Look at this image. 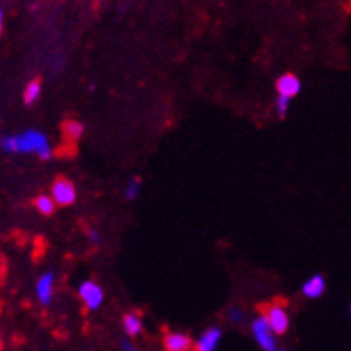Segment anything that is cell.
Returning a JSON list of instances; mask_svg holds the SVG:
<instances>
[{"label": "cell", "mask_w": 351, "mask_h": 351, "mask_svg": "<svg viewBox=\"0 0 351 351\" xmlns=\"http://www.w3.org/2000/svg\"><path fill=\"white\" fill-rule=\"evenodd\" d=\"M2 149L5 153H36L40 160H49L52 156L45 134L40 131H25L20 136H5L2 140Z\"/></svg>", "instance_id": "1"}, {"label": "cell", "mask_w": 351, "mask_h": 351, "mask_svg": "<svg viewBox=\"0 0 351 351\" xmlns=\"http://www.w3.org/2000/svg\"><path fill=\"white\" fill-rule=\"evenodd\" d=\"M251 333H253L254 341L262 348L263 351H280L276 342V333L271 328V324L263 315L256 317L251 323Z\"/></svg>", "instance_id": "2"}, {"label": "cell", "mask_w": 351, "mask_h": 351, "mask_svg": "<svg viewBox=\"0 0 351 351\" xmlns=\"http://www.w3.org/2000/svg\"><path fill=\"white\" fill-rule=\"evenodd\" d=\"M262 315L269 321L271 328L274 330L276 335H283L287 333L289 326H291V319H289V314L287 310L280 305H267L262 308Z\"/></svg>", "instance_id": "3"}, {"label": "cell", "mask_w": 351, "mask_h": 351, "mask_svg": "<svg viewBox=\"0 0 351 351\" xmlns=\"http://www.w3.org/2000/svg\"><path fill=\"white\" fill-rule=\"evenodd\" d=\"M52 199L61 206H69L75 201V186L66 178H58L52 185Z\"/></svg>", "instance_id": "4"}, {"label": "cell", "mask_w": 351, "mask_h": 351, "mask_svg": "<svg viewBox=\"0 0 351 351\" xmlns=\"http://www.w3.org/2000/svg\"><path fill=\"white\" fill-rule=\"evenodd\" d=\"M79 298L84 301V305L90 310H97L101 306L104 294L102 289L95 282H84L79 287Z\"/></svg>", "instance_id": "5"}, {"label": "cell", "mask_w": 351, "mask_h": 351, "mask_svg": "<svg viewBox=\"0 0 351 351\" xmlns=\"http://www.w3.org/2000/svg\"><path fill=\"white\" fill-rule=\"evenodd\" d=\"M222 339V332L217 326H210L204 330L194 342V351H215Z\"/></svg>", "instance_id": "6"}, {"label": "cell", "mask_w": 351, "mask_h": 351, "mask_svg": "<svg viewBox=\"0 0 351 351\" xmlns=\"http://www.w3.org/2000/svg\"><path fill=\"white\" fill-rule=\"evenodd\" d=\"M163 348L165 351H190L194 348V342L186 333L169 332L163 337Z\"/></svg>", "instance_id": "7"}, {"label": "cell", "mask_w": 351, "mask_h": 351, "mask_svg": "<svg viewBox=\"0 0 351 351\" xmlns=\"http://www.w3.org/2000/svg\"><path fill=\"white\" fill-rule=\"evenodd\" d=\"M276 90L278 95H283V97H296L298 93L301 90V83L300 79L296 77L294 74H285L276 81Z\"/></svg>", "instance_id": "8"}, {"label": "cell", "mask_w": 351, "mask_h": 351, "mask_svg": "<svg viewBox=\"0 0 351 351\" xmlns=\"http://www.w3.org/2000/svg\"><path fill=\"white\" fill-rule=\"evenodd\" d=\"M52 292H54V274L47 273L40 278V282L36 285L38 300L42 305H51Z\"/></svg>", "instance_id": "9"}, {"label": "cell", "mask_w": 351, "mask_h": 351, "mask_svg": "<svg viewBox=\"0 0 351 351\" xmlns=\"http://www.w3.org/2000/svg\"><path fill=\"white\" fill-rule=\"evenodd\" d=\"M324 289H326V283H324V278L321 274H315L308 280V282L303 285V294L310 300H315V298H321L324 294Z\"/></svg>", "instance_id": "10"}, {"label": "cell", "mask_w": 351, "mask_h": 351, "mask_svg": "<svg viewBox=\"0 0 351 351\" xmlns=\"http://www.w3.org/2000/svg\"><path fill=\"white\" fill-rule=\"evenodd\" d=\"M122 328H124L125 335L130 337H138L143 330L142 319H140L138 314H125L122 317Z\"/></svg>", "instance_id": "11"}, {"label": "cell", "mask_w": 351, "mask_h": 351, "mask_svg": "<svg viewBox=\"0 0 351 351\" xmlns=\"http://www.w3.org/2000/svg\"><path fill=\"white\" fill-rule=\"evenodd\" d=\"M83 131H84L83 124L77 121H66L63 122V125H61V133H63V136H65L66 143L77 142V140L81 138Z\"/></svg>", "instance_id": "12"}, {"label": "cell", "mask_w": 351, "mask_h": 351, "mask_svg": "<svg viewBox=\"0 0 351 351\" xmlns=\"http://www.w3.org/2000/svg\"><path fill=\"white\" fill-rule=\"evenodd\" d=\"M34 206L43 215H52L56 210V201L52 197H49V195H38L36 201H34Z\"/></svg>", "instance_id": "13"}, {"label": "cell", "mask_w": 351, "mask_h": 351, "mask_svg": "<svg viewBox=\"0 0 351 351\" xmlns=\"http://www.w3.org/2000/svg\"><path fill=\"white\" fill-rule=\"evenodd\" d=\"M40 92H42V84H40V81H31V83L25 86V90H23V102L25 104H33L34 101H38V97H40Z\"/></svg>", "instance_id": "14"}, {"label": "cell", "mask_w": 351, "mask_h": 351, "mask_svg": "<svg viewBox=\"0 0 351 351\" xmlns=\"http://www.w3.org/2000/svg\"><path fill=\"white\" fill-rule=\"evenodd\" d=\"M140 190H142V181H140V178H133V180L130 181L128 189H125V199H128V201L138 199Z\"/></svg>", "instance_id": "15"}, {"label": "cell", "mask_w": 351, "mask_h": 351, "mask_svg": "<svg viewBox=\"0 0 351 351\" xmlns=\"http://www.w3.org/2000/svg\"><path fill=\"white\" fill-rule=\"evenodd\" d=\"M289 104H291V99L283 97V95H278V99H276V111H278V115L282 117V119L287 115Z\"/></svg>", "instance_id": "16"}, {"label": "cell", "mask_w": 351, "mask_h": 351, "mask_svg": "<svg viewBox=\"0 0 351 351\" xmlns=\"http://www.w3.org/2000/svg\"><path fill=\"white\" fill-rule=\"evenodd\" d=\"M228 317H230V321H233V323H242V321H244V312H242L239 306H233V308L228 312Z\"/></svg>", "instance_id": "17"}, {"label": "cell", "mask_w": 351, "mask_h": 351, "mask_svg": "<svg viewBox=\"0 0 351 351\" xmlns=\"http://www.w3.org/2000/svg\"><path fill=\"white\" fill-rule=\"evenodd\" d=\"M121 348H122V351H140L138 348L133 346V344H131V342H128V341H122Z\"/></svg>", "instance_id": "18"}, {"label": "cell", "mask_w": 351, "mask_h": 351, "mask_svg": "<svg viewBox=\"0 0 351 351\" xmlns=\"http://www.w3.org/2000/svg\"><path fill=\"white\" fill-rule=\"evenodd\" d=\"M90 241L93 242V245H99L101 239H99V233L97 231H90Z\"/></svg>", "instance_id": "19"}, {"label": "cell", "mask_w": 351, "mask_h": 351, "mask_svg": "<svg viewBox=\"0 0 351 351\" xmlns=\"http://www.w3.org/2000/svg\"><path fill=\"white\" fill-rule=\"evenodd\" d=\"M350 317H351V305H350Z\"/></svg>", "instance_id": "20"}, {"label": "cell", "mask_w": 351, "mask_h": 351, "mask_svg": "<svg viewBox=\"0 0 351 351\" xmlns=\"http://www.w3.org/2000/svg\"><path fill=\"white\" fill-rule=\"evenodd\" d=\"M280 351H287V350H280Z\"/></svg>", "instance_id": "21"}]
</instances>
